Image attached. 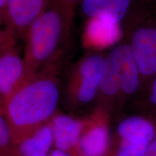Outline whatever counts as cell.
<instances>
[{"label": "cell", "instance_id": "6da1fadb", "mask_svg": "<svg viewBox=\"0 0 156 156\" xmlns=\"http://www.w3.org/2000/svg\"><path fill=\"white\" fill-rule=\"evenodd\" d=\"M58 69L53 66L42 70L5 101L3 116L15 147L55 115L61 98Z\"/></svg>", "mask_w": 156, "mask_h": 156}, {"label": "cell", "instance_id": "7a4b0ae2", "mask_svg": "<svg viewBox=\"0 0 156 156\" xmlns=\"http://www.w3.org/2000/svg\"><path fill=\"white\" fill-rule=\"evenodd\" d=\"M73 23L51 1L30 25L24 37L25 75L22 85L46 68L58 65Z\"/></svg>", "mask_w": 156, "mask_h": 156}, {"label": "cell", "instance_id": "3957f363", "mask_svg": "<svg viewBox=\"0 0 156 156\" xmlns=\"http://www.w3.org/2000/svg\"><path fill=\"white\" fill-rule=\"evenodd\" d=\"M137 11L129 18L126 42L137 64L142 85L156 77V15L151 10Z\"/></svg>", "mask_w": 156, "mask_h": 156}, {"label": "cell", "instance_id": "277c9868", "mask_svg": "<svg viewBox=\"0 0 156 156\" xmlns=\"http://www.w3.org/2000/svg\"><path fill=\"white\" fill-rule=\"evenodd\" d=\"M106 56L91 52L74 65L68 77L66 92L72 107L84 106L98 97Z\"/></svg>", "mask_w": 156, "mask_h": 156}, {"label": "cell", "instance_id": "5b68a950", "mask_svg": "<svg viewBox=\"0 0 156 156\" xmlns=\"http://www.w3.org/2000/svg\"><path fill=\"white\" fill-rule=\"evenodd\" d=\"M83 121L79 143V156H106L110 145L108 114L99 107Z\"/></svg>", "mask_w": 156, "mask_h": 156}, {"label": "cell", "instance_id": "8992f818", "mask_svg": "<svg viewBox=\"0 0 156 156\" xmlns=\"http://www.w3.org/2000/svg\"><path fill=\"white\" fill-rule=\"evenodd\" d=\"M24 75V58L17 48L14 38L0 49V94L4 104L21 86Z\"/></svg>", "mask_w": 156, "mask_h": 156}, {"label": "cell", "instance_id": "52a82bcc", "mask_svg": "<svg viewBox=\"0 0 156 156\" xmlns=\"http://www.w3.org/2000/svg\"><path fill=\"white\" fill-rule=\"evenodd\" d=\"M52 0H9L5 22L12 36L24 38L30 25L49 7Z\"/></svg>", "mask_w": 156, "mask_h": 156}, {"label": "cell", "instance_id": "ba28073f", "mask_svg": "<svg viewBox=\"0 0 156 156\" xmlns=\"http://www.w3.org/2000/svg\"><path fill=\"white\" fill-rule=\"evenodd\" d=\"M122 36V25L107 13L103 12L86 20L83 43L86 48L99 51L116 46Z\"/></svg>", "mask_w": 156, "mask_h": 156}, {"label": "cell", "instance_id": "9c48e42d", "mask_svg": "<svg viewBox=\"0 0 156 156\" xmlns=\"http://www.w3.org/2000/svg\"><path fill=\"white\" fill-rule=\"evenodd\" d=\"M56 149L73 156L78 155V143L83 121L67 114L56 113L51 120Z\"/></svg>", "mask_w": 156, "mask_h": 156}, {"label": "cell", "instance_id": "30bf717a", "mask_svg": "<svg viewBox=\"0 0 156 156\" xmlns=\"http://www.w3.org/2000/svg\"><path fill=\"white\" fill-rule=\"evenodd\" d=\"M122 48L123 43L116 44L106 56L98 94L103 101H112L121 95Z\"/></svg>", "mask_w": 156, "mask_h": 156}, {"label": "cell", "instance_id": "8fae6325", "mask_svg": "<svg viewBox=\"0 0 156 156\" xmlns=\"http://www.w3.org/2000/svg\"><path fill=\"white\" fill-rule=\"evenodd\" d=\"M54 144V133L51 122L41 126L16 146L17 156L49 155Z\"/></svg>", "mask_w": 156, "mask_h": 156}, {"label": "cell", "instance_id": "7c38bea8", "mask_svg": "<svg viewBox=\"0 0 156 156\" xmlns=\"http://www.w3.org/2000/svg\"><path fill=\"white\" fill-rule=\"evenodd\" d=\"M142 87V78L137 64L134 59L127 42H123L121 95L129 96L137 92Z\"/></svg>", "mask_w": 156, "mask_h": 156}, {"label": "cell", "instance_id": "4fadbf2b", "mask_svg": "<svg viewBox=\"0 0 156 156\" xmlns=\"http://www.w3.org/2000/svg\"><path fill=\"white\" fill-rule=\"evenodd\" d=\"M117 132L122 140L145 139L151 142L155 139V128L149 121L139 116L126 118L119 123Z\"/></svg>", "mask_w": 156, "mask_h": 156}, {"label": "cell", "instance_id": "5bb4252c", "mask_svg": "<svg viewBox=\"0 0 156 156\" xmlns=\"http://www.w3.org/2000/svg\"><path fill=\"white\" fill-rule=\"evenodd\" d=\"M135 0H108L103 12L107 13L116 22L122 25L132 15Z\"/></svg>", "mask_w": 156, "mask_h": 156}, {"label": "cell", "instance_id": "9a60e30c", "mask_svg": "<svg viewBox=\"0 0 156 156\" xmlns=\"http://www.w3.org/2000/svg\"><path fill=\"white\" fill-rule=\"evenodd\" d=\"M150 143L145 139L122 140L115 156H144Z\"/></svg>", "mask_w": 156, "mask_h": 156}, {"label": "cell", "instance_id": "2e32d148", "mask_svg": "<svg viewBox=\"0 0 156 156\" xmlns=\"http://www.w3.org/2000/svg\"><path fill=\"white\" fill-rule=\"evenodd\" d=\"M0 156H17L11 132L2 114H0Z\"/></svg>", "mask_w": 156, "mask_h": 156}, {"label": "cell", "instance_id": "e0dca14e", "mask_svg": "<svg viewBox=\"0 0 156 156\" xmlns=\"http://www.w3.org/2000/svg\"><path fill=\"white\" fill-rule=\"evenodd\" d=\"M107 2L108 0H80L82 15L86 20L97 16L104 12Z\"/></svg>", "mask_w": 156, "mask_h": 156}, {"label": "cell", "instance_id": "ac0fdd59", "mask_svg": "<svg viewBox=\"0 0 156 156\" xmlns=\"http://www.w3.org/2000/svg\"><path fill=\"white\" fill-rule=\"evenodd\" d=\"M80 0H52L61 8L68 18L73 22L75 8Z\"/></svg>", "mask_w": 156, "mask_h": 156}, {"label": "cell", "instance_id": "d6986e66", "mask_svg": "<svg viewBox=\"0 0 156 156\" xmlns=\"http://www.w3.org/2000/svg\"><path fill=\"white\" fill-rule=\"evenodd\" d=\"M147 94L149 101L154 105H156V77L147 83Z\"/></svg>", "mask_w": 156, "mask_h": 156}, {"label": "cell", "instance_id": "ffe728a7", "mask_svg": "<svg viewBox=\"0 0 156 156\" xmlns=\"http://www.w3.org/2000/svg\"><path fill=\"white\" fill-rule=\"evenodd\" d=\"M14 38H15V37L12 36L8 30L2 31L0 30V49Z\"/></svg>", "mask_w": 156, "mask_h": 156}, {"label": "cell", "instance_id": "44dd1931", "mask_svg": "<svg viewBox=\"0 0 156 156\" xmlns=\"http://www.w3.org/2000/svg\"><path fill=\"white\" fill-rule=\"evenodd\" d=\"M144 156H156V138L149 144Z\"/></svg>", "mask_w": 156, "mask_h": 156}, {"label": "cell", "instance_id": "7402d4cb", "mask_svg": "<svg viewBox=\"0 0 156 156\" xmlns=\"http://www.w3.org/2000/svg\"><path fill=\"white\" fill-rule=\"evenodd\" d=\"M9 0H0V14L5 21V16L6 12V9H7V3Z\"/></svg>", "mask_w": 156, "mask_h": 156}, {"label": "cell", "instance_id": "603a6c76", "mask_svg": "<svg viewBox=\"0 0 156 156\" xmlns=\"http://www.w3.org/2000/svg\"><path fill=\"white\" fill-rule=\"evenodd\" d=\"M49 156H73L65 152L59 151L58 149H54L49 153Z\"/></svg>", "mask_w": 156, "mask_h": 156}, {"label": "cell", "instance_id": "cb8c5ba5", "mask_svg": "<svg viewBox=\"0 0 156 156\" xmlns=\"http://www.w3.org/2000/svg\"><path fill=\"white\" fill-rule=\"evenodd\" d=\"M150 5V10L156 15V0H145Z\"/></svg>", "mask_w": 156, "mask_h": 156}, {"label": "cell", "instance_id": "d4e9b609", "mask_svg": "<svg viewBox=\"0 0 156 156\" xmlns=\"http://www.w3.org/2000/svg\"><path fill=\"white\" fill-rule=\"evenodd\" d=\"M3 111H4V100H3V98L2 97L1 94H0V114L3 115Z\"/></svg>", "mask_w": 156, "mask_h": 156}, {"label": "cell", "instance_id": "484cf974", "mask_svg": "<svg viewBox=\"0 0 156 156\" xmlns=\"http://www.w3.org/2000/svg\"><path fill=\"white\" fill-rule=\"evenodd\" d=\"M2 21H4V20H3V18H2V17L1 14H0V23L2 22Z\"/></svg>", "mask_w": 156, "mask_h": 156}, {"label": "cell", "instance_id": "4316f807", "mask_svg": "<svg viewBox=\"0 0 156 156\" xmlns=\"http://www.w3.org/2000/svg\"><path fill=\"white\" fill-rule=\"evenodd\" d=\"M34 156H49V155H34Z\"/></svg>", "mask_w": 156, "mask_h": 156}]
</instances>
